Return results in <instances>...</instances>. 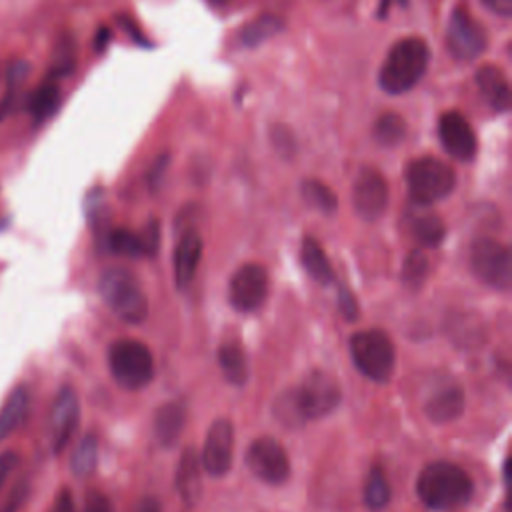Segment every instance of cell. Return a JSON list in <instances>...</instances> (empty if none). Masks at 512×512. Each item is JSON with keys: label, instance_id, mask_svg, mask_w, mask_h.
Here are the masks:
<instances>
[{"label": "cell", "instance_id": "obj_22", "mask_svg": "<svg viewBox=\"0 0 512 512\" xmlns=\"http://www.w3.org/2000/svg\"><path fill=\"white\" fill-rule=\"evenodd\" d=\"M300 258L302 264L306 268V272L320 284H330L334 280V270L330 266V260L324 252V248L312 238L306 236L302 240V248H300Z\"/></svg>", "mask_w": 512, "mask_h": 512}, {"label": "cell", "instance_id": "obj_11", "mask_svg": "<svg viewBox=\"0 0 512 512\" xmlns=\"http://www.w3.org/2000/svg\"><path fill=\"white\" fill-rule=\"evenodd\" d=\"M268 290H270L268 270L262 264L248 262L240 266L230 278L228 298L238 312H254L266 302Z\"/></svg>", "mask_w": 512, "mask_h": 512}, {"label": "cell", "instance_id": "obj_19", "mask_svg": "<svg viewBox=\"0 0 512 512\" xmlns=\"http://www.w3.org/2000/svg\"><path fill=\"white\" fill-rule=\"evenodd\" d=\"M202 462H200V454L196 452L194 446L184 448V452L180 454L178 466H176V476H174V484L176 490L180 494V498L186 504H196L202 496Z\"/></svg>", "mask_w": 512, "mask_h": 512}, {"label": "cell", "instance_id": "obj_13", "mask_svg": "<svg viewBox=\"0 0 512 512\" xmlns=\"http://www.w3.org/2000/svg\"><path fill=\"white\" fill-rule=\"evenodd\" d=\"M234 454V426L226 418H218L210 424L204 440V448L200 454L202 468L218 478L224 476L232 466Z\"/></svg>", "mask_w": 512, "mask_h": 512}, {"label": "cell", "instance_id": "obj_36", "mask_svg": "<svg viewBox=\"0 0 512 512\" xmlns=\"http://www.w3.org/2000/svg\"><path fill=\"white\" fill-rule=\"evenodd\" d=\"M84 512H114V506L106 494L90 492L84 500Z\"/></svg>", "mask_w": 512, "mask_h": 512}, {"label": "cell", "instance_id": "obj_42", "mask_svg": "<svg viewBox=\"0 0 512 512\" xmlns=\"http://www.w3.org/2000/svg\"><path fill=\"white\" fill-rule=\"evenodd\" d=\"M24 492H26V486L22 488V482L16 484V488L12 490L10 498L6 500V506L2 508V512H16V508H18V506L22 504V500H24Z\"/></svg>", "mask_w": 512, "mask_h": 512}, {"label": "cell", "instance_id": "obj_39", "mask_svg": "<svg viewBox=\"0 0 512 512\" xmlns=\"http://www.w3.org/2000/svg\"><path fill=\"white\" fill-rule=\"evenodd\" d=\"M270 136H272V142L276 144V148H278L282 154H290V152L294 150V140L290 138V132H288L284 126L272 128Z\"/></svg>", "mask_w": 512, "mask_h": 512}, {"label": "cell", "instance_id": "obj_8", "mask_svg": "<svg viewBox=\"0 0 512 512\" xmlns=\"http://www.w3.org/2000/svg\"><path fill=\"white\" fill-rule=\"evenodd\" d=\"M296 408L304 422L330 414L340 404V386L322 370H314L292 388Z\"/></svg>", "mask_w": 512, "mask_h": 512}, {"label": "cell", "instance_id": "obj_37", "mask_svg": "<svg viewBox=\"0 0 512 512\" xmlns=\"http://www.w3.org/2000/svg\"><path fill=\"white\" fill-rule=\"evenodd\" d=\"M168 160H170V156H168V154H162V156H158V158L154 160V164L150 166V170H148V186H150L152 190H156V188L160 186V182H162V178H164V172H166V168H168Z\"/></svg>", "mask_w": 512, "mask_h": 512}, {"label": "cell", "instance_id": "obj_28", "mask_svg": "<svg viewBox=\"0 0 512 512\" xmlns=\"http://www.w3.org/2000/svg\"><path fill=\"white\" fill-rule=\"evenodd\" d=\"M96 464H98V442L92 434H86L72 452L70 468L76 476L84 478L94 472Z\"/></svg>", "mask_w": 512, "mask_h": 512}, {"label": "cell", "instance_id": "obj_34", "mask_svg": "<svg viewBox=\"0 0 512 512\" xmlns=\"http://www.w3.org/2000/svg\"><path fill=\"white\" fill-rule=\"evenodd\" d=\"M140 242H142V248H144V256H154L156 250L160 248V224L158 220H150L142 234H140Z\"/></svg>", "mask_w": 512, "mask_h": 512}, {"label": "cell", "instance_id": "obj_23", "mask_svg": "<svg viewBox=\"0 0 512 512\" xmlns=\"http://www.w3.org/2000/svg\"><path fill=\"white\" fill-rule=\"evenodd\" d=\"M28 412V390L24 386L14 388L0 406V442L6 440L24 420Z\"/></svg>", "mask_w": 512, "mask_h": 512}, {"label": "cell", "instance_id": "obj_10", "mask_svg": "<svg viewBox=\"0 0 512 512\" xmlns=\"http://www.w3.org/2000/svg\"><path fill=\"white\" fill-rule=\"evenodd\" d=\"M388 198L390 192L386 178L372 166L360 168L352 184V206L356 214L366 222H374L384 216Z\"/></svg>", "mask_w": 512, "mask_h": 512}, {"label": "cell", "instance_id": "obj_7", "mask_svg": "<svg viewBox=\"0 0 512 512\" xmlns=\"http://www.w3.org/2000/svg\"><path fill=\"white\" fill-rule=\"evenodd\" d=\"M470 266L476 278L496 290H508L512 284L510 250L494 238H476L470 248Z\"/></svg>", "mask_w": 512, "mask_h": 512}, {"label": "cell", "instance_id": "obj_30", "mask_svg": "<svg viewBox=\"0 0 512 512\" xmlns=\"http://www.w3.org/2000/svg\"><path fill=\"white\" fill-rule=\"evenodd\" d=\"M302 196L308 200V204H312L320 212L332 214L338 208L336 194L320 180H304L302 182Z\"/></svg>", "mask_w": 512, "mask_h": 512}, {"label": "cell", "instance_id": "obj_16", "mask_svg": "<svg viewBox=\"0 0 512 512\" xmlns=\"http://www.w3.org/2000/svg\"><path fill=\"white\" fill-rule=\"evenodd\" d=\"M464 404V390L458 384H444L426 398L424 414L434 424H448L462 416Z\"/></svg>", "mask_w": 512, "mask_h": 512}, {"label": "cell", "instance_id": "obj_27", "mask_svg": "<svg viewBox=\"0 0 512 512\" xmlns=\"http://www.w3.org/2000/svg\"><path fill=\"white\" fill-rule=\"evenodd\" d=\"M390 502V484L380 466H374L364 486V504L368 510L378 512Z\"/></svg>", "mask_w": 512, "mask_h": 512}, {"label": "cell", "instance_id": "obj_4", "mask_svg": "<svg viewBox=\"0 0 512 512\" xmlns=\"http://www.w3.org/2000/svg\"><path fill=\"white\" fill-rule=\"evenodd\" d=\"M350 356L356 368L374 382H388L396 366V350L382 330L356 332L350 338Z\"/></svg>", "mask_w": 512, "mask_h": 512}, {"label": "cell", "instance_id": "obj_25", "mask_svg": "<svg viewBox=\"0 0 512 512\" xmlns=\"http://www.w3.org/2000/svg\"><path fill=\"white\" fill-rule=\"evenodd\" d=\"M446 332L458 346H464V348L478 346L482 342V326L478 318L470 314H458L450 318V322L446 324Z\"/></svg>", "mask_w": 512, "mask_h": 512}, {"label": "cell", "instance_id": "obj_31", "mask_svg": "<svg viewBox=\"0 0 512 512\" xmlns=\"http://www.w3.org/2000/svg\"><path fill=\"white\" fill-rule=\"evenodd\" d=\"M106 244H108L110 252L120 254V256H130V258L144 256L140 234H134V232H130L126 228L110 230V234L106 238Z\"/></svg>", "mask_w": 512, "mask_h": 512}, {"label": "cell", "instance_id": "obj_5", "mask_svg": "<svg viewBox=\"0 0 512 512\" xmlns=\"http://www.w3.org/2000/svg\"><path fill=\"white\" fill-rule=\"evenodd\" d=\"M108 368L124 390H140L154 376V360L146 344L138 340H116L108 348Z\"/></svg>", "mask_w": 512, "mask_h": 512}, {"label": "cell", "instance_id": "obj_17", "mask_svg": "<svg viewBox=\"0 0 512 512\" xmlns=\"http://www.w3.org/2000/svg\"><path fill=\"white\" fill-rule=\"evenodd\" d=\"M202 248H204V244H202V238L198 232L188 230L180 236V240L174 248V258H172L174 282L178 288H186L194 280L200 258H202Z\"/></svg>", "mask_w": 512, "mask_h": 512}, {"label": "cell", "instance_id": "obj_12", "mask_svg": "<svg viewBox=\"0 0 512 512\" xmlns=\"http://www.w3.org/2000/svg\"><path fill=\"white\" fill-rule=\"evenodd\" d=\"M446 44L456 60H474L486 48V32L466 8H456L448 22Z\"/></svg>", "mask_w": 512, "mask_h": 512}, {"label": "cell", "instance_id": "obj_26", "mask_svg": "<svg viewBox=\"0 0 512 512\" xmlns=\"http://www.w3.org/2000/svg\"><path fill=\"white\" fill-rule=\"evenodd\" d=\"M58 102H60V88H58L56 82L48 80V82H44L42 86H38L32 92L28 108H30V114L34 116V120L42 122L48 116H52V112L56 110Z\"/></svg>", "mask_w": 512, "mask_h": 512}, {"label": "cell", "instance_id": "obj_1", "mask_svg": "<svg viewBox=\"0 0 512 512\" xmlns=\"http://www.w3.org/2000/svg\"><path fill=\"white\" fill-rule=\"evenodd\" d=\"M416 492L428 508L450 510L472 498L474 484L464 468L438 460L424 466L416 480Z\"/></svg>", "mask_w": 512, "mask_h": 512}, {"label": "cell", "instance_id": "obj_14", "mask_svg": "<svg viewBox=\"0 0 512 512\" xmlns=\"http://www.w3.org/2000/svg\"><path fill=\"white\" fill-rule=\"evenodd\" d=\"M80 420V404L78 396L72 388H62L50 408V420H48V430H50V442L52 450L60 454L68 442L72 440Z\"/></svg>", "mask_w": 512, "mask_h": 512}, {"label": "cell", "instance_id": "obj_2", "mask_svg": "<svg viewBox=\"0 0 512 512\" xmlns=\"http://www.w3.org/2000/svg\"><path fill=\"white\" fill-rule=\"evenodd\" d=\"M428 62L430 50L426 40L418 36H406L398 40L386 54L378 72V84L388 94H404L422 80Z\"/></svg>", "mask_w": 512, "mask_h": 512}, {"label": "cell", "instance_id": "obj_41", "mask_svg": "<svg viewBox=\"0 0 512 512\" xmlns=\"http://www.w3.org/2000/svg\"><path fill=\"white\" fill-rule=\"evenodd\" d=\"M54 512H76V506H74V498L70 494L68 488L60 490L58 498H56V508Z\"/></svg>", "mask_w": 512, "mask_h": 512}, {"label": "cell", "instance_id": "obj_35", "mask_svg": "<svg viewBox=\"0 0 512 512\" xmlns=\"http://www.w3.org/2000/svg\"><path fill=\"white\" fill-rule=\"evenodd\" d=\"M338 306H340V312L344 314L346 320H356V318H358V304H356V298H354V294H352L348 288H344V286H340V290H338Z\"/></svg>", "mask_w": 512, "mask_h": 512}, {"label": "cell", "instance_id": "obj_38", "mask_svg": "<svg viewBox=\"0 0 512 512\" xmlns=\"http://www.w3.org/2000/svg\"><path fill=\"white\" fill-rule=\"evenodd\" d=\"M16 466H18V454L14 450L0 454V490L4 488V484L8 482V478L16 470Z\"/></svg>", "mask_w": 512, "mask_h": 512}, {"label": "cell", "instance_id": "obj_44", "mask_svg": "<svg viewBox=\"0 0 512 512\" xmlns=\"http://www.w3.org/2000/svg\"><path fill=\"white\" fill-rule=\"evenodd\" d=\"M214 4H222V2H226V0H212Z\"/></svg>", "mask_w": 512, "mask_h": 512}, {"label": "cell", "instance_id": "obj_15", "mask_svg": "<svg viewBox=\"0 0 512 512\" xmlns=\"http://www.w3.org/2000/svg\"><path fill=\"white\" fill-rule=\"evenodd\" d=\"M438 138L442 148L460 162H470L476 156V134L468 120L458 112H446L440 116Z\"/></svg>", "mask_w": 512, "mask_h": 512}, {"label": "cell", "instance_id": "obj_20", "mask_svg": "<svg viewBox=\"0 0 512 512\" xmlns=\"http://www.w3.org/2000/svg\"><path fill=\"white\" fill-rule=\"evenodd\" d=\"M476 86L494 112H506L510 108V86L506 74L496 66H482L474 74Z\"/></svg>", "mask_w": 512, "mask_h": 512}, {"label": "cell", "instance_id": "obj_32", "mask_svg": "<svg viewBox=\"0 0 512 512\" xmlns=\"http://www.w3.org/2000/svg\"><path fill=\"white\" fill-rule=\"evenodd\" d=\"M414 236L424 246H438L446 236V226L436 214H424L414 220Z\"/></svg>", "mask_w": 512, "mask_h": 512}, {"label": "cell", "instance_id": "obj_21", "mask_svg": "<svg viewBox=\"0 0 512 512\" xmlns=\"http://www.w3.org/2000/svg\"><path fill=\"white\" fill-rule=\"evenodd\" d=\"M218 366L224 378L234 386H242L248 380V358L238 340H224L220 344Z\"/></svg>", "mask_w": 512, "mask_h": 512}, {"label": "cell", "instance_id": "obj_40", "mask_svg": "<svg viewBox=\"0 0 512 512\" xmlns=\"http://www.w3.org/2000/svg\"><path fill=\"white\" fill-rule=\"evenodd\" d=\"M492 14L500 18H510L512 16V0H480Z\"/></svg>", "mask_w": 512, "mask_h": 512}, {"label": "cell", "instance_id": "obj_18", "mask_svg": "<svg viewBox=\"0 0 512 512\" xmlns=\"http://www.w3.org/2000/svg\"><path fill=\"white\" fill-rule=\"evenodd\" d=\"M188 420V404L182 398L162 404L154 414V438L160 446L170 448L180 438Z\"/></svg>", "mask_w": 512, "mask_h": 512}, {"label": "cell", "instance_id": "obj_6", "mask_svg": "<svg viewBox=\"0 0 512 512\" xmlns=\"http://www.w3.org/2000/svg\"><path fill=\"white\" fill-rule=\"evenodd\" d=\"M408 194L416 204H434L446 198L456 184L452 166L434 156H422L410 162L406 170Z\"/></svg>", "mask_w": 512, "mask_h": 512}, {"label": "cell", "instance_id": "obj_3", "mask_svg": "<svg viewBox=\"0 0 512 512\" xmlns=\"http://www.w3.org/2000/svg\"><path fill=\"white\" fill-rule=\"evenodd\" d=\"M104 304L124 322L140 324L148 314V300L138 280L124 268H108L98 280Z\"/></svg>", "mask_w": 512, "mask_h": 512}, {"label": "cell", "instance_id": "obj_24", "mask_svg": "<svg viewBox=\"0 0 512 512\" xmlns=\"http://www.w3.org/2000/svg\"><path fill=\"white\" fill-rule=\"evenodd\" d=\"M284 28V22L278 16L272 14H262L254 20H250L242 30H240V42L244 46H258L266 40H270L272 36L280 34Z\"/></svg>", "mask_w": 512, "mask_h": 512}, {"label": "cell", "instance_id": "obj_33", "mask_svg": "<svg viewBox=\"0 0 512 512\" xmlns=\"http://www.w3.org/2000/svg\"><path fill=\"white\" fill-rule=\"evenodd\" d=\"M428 270H430V262H428L426 254L422 250H412L408 254V258L404 260V266H402V282L408 288L416 290L426 280Z\"/></svg>", "mask_w": 512, "mask_h": 512}, {"label": "cell", "instance_id": "obj_43", "mask_svg": "<svg viewBox=\"0 0 512 512\" xmlns=\"http://www.w3.org/2000/svg\"><path fill=\"white\" fill-rule=\"evenodd\" d=\"M132 512H162V506L158 502V498L154 496H144L138 500V504L134 506Z\"/></svg>", "mask_w": 512, "mask_h": 512}, {"label": "cell", "instance_id": "obj_29", "mask_svg": "<svg viewBox=\"0 0 512 512\" xmlns=\"http://www.w3.org/2000/svg\"><path fill=\"white\" fill-rule=\"evenodd\" d=\"M404 136H406V122L402 116L394 112L382 114L374 124V138L382 146H394L402 142Z\"/></svg>", "mask_w": 512, "mask_h": 512}, {"label": "cell", "instance_id": "obj_9", "mask_svg": "<svg viewBox=\"0 0 512 512\" xmlns=\"http://www.w3.org/2000/svg\"><path fill=\"white\" fill-rule=\"evenodd\" d=\"M250 472L266 484H282L290 476V458L284 446L270 436L256 438L246 450Z\"/></svg>", "mask_w": 512, "mask_h": 512}]
</instances>
